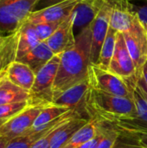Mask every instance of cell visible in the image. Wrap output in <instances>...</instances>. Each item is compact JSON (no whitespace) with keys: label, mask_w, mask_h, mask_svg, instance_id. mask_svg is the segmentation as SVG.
I'll return each mask as SVG.
<instances>
[{"label":"cell","mask_w":147,"mask_h":148,"mask_svg":"<svg viewBox=\"0 0 147 148\" xmlns=\"http://www.w3.org/2000/svg\"><path fill=\"white\" fill-rule=\"evenodd\" d=\"M9 141H10V140H8L7 139H5V138L0 136V148H6L7 143H8Z\"/></svg>","instance_id":"obj_33"},{"label":"cell","mask_w":147,"mask_h":148,"mask_svg":"<svg viewBox=\"0 0 147 148\" xmlns=\"http://www.w3.org/2000/svg\"><path fill=\"white\" fill-rule=\"evenodd\" d=\"M98 121H99V120H98ZM103 134H103L102 126H101V121H99L98 132H97L96 135H95L93 139H91L90 140H88V141L85 142L84 144L81 145L80 147H76V148H94L96 146H97V145H98V143L101 141V140L102 139Z\"/></svg>","instance_id":"obj_28"},{"label":"cell","mask_w":147,"mask_h":148,"mask_svg":"<svg viewBox=\"0 0 147 148\" xmlns=\"http://www.w3.org/2000/svg\"><path fill=\"white\" fill-rule=\"evenodd\" d=\"M63 21V20H62ZM62 21H56V22H43L39 23L35 25V29L36 34L41 42H46L57 29L59 25Z\"/></svg>","instance_id":"obj_25"},{"label":"cell","mask_w":147,"mask_h":148,"mask_svg":"<svg viewBox=\"0 0 147 148\" xmlns=\"http://www.w3.org/2000/svg\"><path fill=\"white\" fill-rule=\"evenodd\" d=\"M120 137H122L123 140H120V137H119L117 142L115 143L114 147L113 148H144L140 147V146H139V145H137V144H135V143H133V142H132L131 140L126 139L125 137H123L121 135H120Z\"/></svg>","instance_id":"obj_31"},{"label":"cell","mask_w":147,"mask_h":148,"mask_svg":"<svg viewBox=\"0 0 147 148\" xmlns=\"http://www.w3.org/2000/svg\"><path fill=\"white\" fill-rule=\"evenodd\" d=\"M74 30V16L71 13L61 23L54 34L46 41V43L55 55H60L74 46L75 43Z\"/></svg>","instance_id":"obj_12"},{"label":"cell","mask_w":147,"mask_h":148,"mask_svg":"<svg viewBox=\"0 0 147 148\" xmlns=\"http://www.w3.org/2000/svg\"><path fill=\"white\" fill-rule=\"evenodd\" d=\"M120 134L142 147L147 148V132H120Z\"/></svg>","instance_id":"obj_27"},{"label":"cell","mask_w":147,"mask_h":148,"mask_svg":"<svg viewBox=\"0 0 147 148\" xmlns=\"http://www.w3.org/2000/svg\"><path fill=\"white\" fill-rule=\"evenodd\" d=\"M133 5V10L139 19L147 25V3L142 5Z\"/></svg>","instance_id":"obj_30"},{"label":"cell","mask_w":147,"mask_h":148,"mask_svg":"<svg viewBox=\"0 0 147 148\" xmlns=\"http://www.w3.org/2000/svg\"><path fill=\"white\" fill-rule=\"evenodd\" d=\"M118 31L113 29L112 27H109L107 36L104 40V42L101 47V50L100 53V57L98 60L99 66L108 69L110 65V62L112 60L114 49H115V43H116V36H117Z\"/></svg>","instance_id":"obj_22"},{"label":"cell","mask_w":147,"mask_h":148,"mask_svg":"<svg viewBox=\"0 0 147 148\" xmlns=\"http://www.w3.org/2000/svg\"><path fill=\"white\" fill-rule=\"evenodd\" d=\"M108 69L125 81L136 79L135 63L129 53L122 32H118L114 52Z\"/></svg>","instance_id":"obj_8"},{"label":"cell","mask_w":147,"mask_h":148,"mask_svg":"<svg viewBox=\"0 0 147 148\" xmlns=\"http://www.w3.org/2000/svg\"><path fill=\"white\" fill-rule=\"evenodd\" d=\"M74 117V116H73ZM71 119V118H70ZM68 119V120H70ZM67 120V121H68ZM67 121L58 124L57 126H55L54 128L50 129V130H47V131H43V132H40V133H36V134H25V135H22L16 138H14L12 140H10L8 143L6 148H30L32 147V145L37 140H39L41 137H42L43 135H45L46 134H48L49 132H50L51 130L55 129L56 127H58L59 125L66 122Z\"/></svg>","instance_id":"obj_23"},{"label":"cell","mask_w":147,"mask_h":148,"mask_svg":"<svg viewBox=\"0 0 147 148\" xmlns=\"http://www.w3.org/2000/svg\"><path fill=\"white\" fill-rule=\"evenodd\" d=\"M112 5L110 27L118 32L128 30L133 24L136 13L129 0H109Z\"/></svg>","instance_id":"obj_13"},{"label":"cell","mask_w":147,"mask_h":148,"mask_svg":"<svg viewBox=\"0 0 147 148\" xmlns=\"http://www.w3.org/2000/svg\"><path fill=\"white\" fill-rule=\"evenodd\" d=\"M19 29L10 35L0 34V72L2 73L7 66L16 61Z\"/></svg>","instance_id":"obj_20"},{"label":"cell","mask_w":147,"mask_h":148,"mask_svg":"<svg viewBox=\"0 0 147 148\" xmlns=\"http://www.w3.org/2000/svg\"><path fill=\"white\" fill-rule=\"evenodd\" d=\"M41 0H0V34L19 29Z\"/></svg>","instance_id":"obj_4"},{"label":"cell","mask_w":147,"mask_h":148,"mask_svg":"<svg viewBox=\"0 0 147 148\" xmlns=\"http://www.w3.org/2000/svg\"><path fill=\"white\" fill-rule=\"evenodd\" d=\"M55 54L48 46L46 42H41L30 52L16 61L27 64L36 74L53 58Z\"/></svg>","instance_id":"obj_17"},{"label":"cell","mask_w":147,"mask_h":148,"mask_svg":"<svg viewBox=\"0 0 147 148\" xmlns=\"http://www.w3.org/2000/svg\"><path fill=\"white\" fill-rule=\"evenodd\" d=\"M88 80L91 88L119 96L132 98L130 85L108 69H104L98 64L90 63Z\"/></svg>","instance_id":"obj_5"},{"label":"cell","mask_w":147,"mask_h":148,"mask_svg":"<svg viewBox=\"0 0 147 148\" xmlns=\"http://www.w3.org/2000/svg\"><path fill=\"white\" fill-rule=\"evenodd\" d=\"M92 23L75 36L74 46L61 54L53 87L54 98L69 88L88 80V67L91 63Z\"/></svg>","instance_id":"obj_1"},{"label":"cell","mask_w":147,"mask_h":148,"mask_svg":"<svg viewBox=\"0 0 147 148\" xmlns=\"http://www.w3.org/2000/svg\"><path fill=\"white\" fill-rule=\"evenodd\" d=\"M29 105V101H21L0 105V127Z\"/></svg>","instance_id":"obj_24"},{"label":"cell","mask_w":147,"mask_h":148,"mask_svg":"<svg viewBox=\"0 0 147 148\" xmlns=\"http://www.w3.org/2000/svg\"><path fill=\"white\" fill-rule=\"evenodd\" d=\"M0 73H1V72H0Z\"/></svg>","instance_id":"obj_35"},{"label":"cell","mask_w":147,"mask_h":148,"mask_svg":"<svg viewBox=\"0 0 147 148\" xmlns=\"http://www.w3.org/2000/svg\"><path fill=\"white\" fill-rule=\"evenodd\" d=\"M90 86L88 80L76 84L68 89L65 90L53 100V104L63 108H67L75 111L81 116V111H85L87 114V96L89 92Z\"/></svg>","instance_id":"obj_11"},{"label":"cell","mask_w":147,"mask_h":148,"mask_svg":"<svg viewBox=\"0 0 147 148\" xmlns=\"http://www.w3.org/2000/svg\"><path fill=\"white\" fill-rule=\"evenodd\" d=\"M29 92L10 82L0 73V105L21 101H29Z\"/></svg>","instance_id":"obj_18"},{"label":"cell","mask_w":147,"mask_h":148,"mask_svg":"<svg viewBox=\"0 0 147 148\" xmlns=\"http://www.w3.org/2000/svg\"><path fill=\"white\" fill-rule=\"evenodd\" d=\"M41 41L36 34L35 25L24 22L19 28L16 60L20 59L21 57L30 52Z\"/></svg>","instance_id":"obj_19"},{"label":"cell","mask_w":147,"mask_h":148,"mask_svg":"<svg viewBox=\"0 0 147 148\" xmlns=\"http://www.w3.org/2000/svg\"><path fill=\"white\" fill-rule=\"evenodd\" d=\"M98 127L99 121L97 119L94 118L89 120L84 126H82L75 133V134L62 148H76L90 140L96 135L98 132Z\"/></svg>","instance_id":"obj_21"},{"label":"cell","mask_w":147,"mask_h":148,"mask_svg":"<svg viewBox=\"0 0 147 148\" xmlns=\"http://www.w3.org/2000/svg\"><path fill=\"white\" fill-rule=\"evenodd\" d=\"M112 5L109 0L104 3L92 23V47H91V63L98 62L102 44L107 36L110 27V16Z\"/></svg>","instance_id":"obj_9"},{"label":"cell","mask_w":147,"mask_h":148,"mask_svg":"<svg viewBox=\"0 0 147 148\" xmlns=\"http://www.w3.org/2000/svg\"><path fill=\"white\" fill-rule=\"evenodd\" d=\"M79 2L80 0H60L48 7L32 11L25 22L36 24L43 22L62 21L73 12Z\"/></svg>","instance_id":"obj_10"},{"label":"cell","mask_w":147,"mask_h":148,"mask_svg":"<svg viewBox=\"0 0 147 148\" xmlns=\"http://www.w3.org/2000/svg\"><path fill=\"white\" fill-rule=\"evenodd\" d=\"M86 108L90 119L100 121L114 117L137 116L133 98L115 95L91 88L87 96Z\"/></svg>","instance_id":"obj_2"},{"label":"cell","mask_w":147,"mask_h":148,"mask_svg":"<svg viewBox=\"0 0 147 148\" xmlns=\"http://www.w3.org/2000/svg\"><path fill=\"white\" fill-rule=\"evenodd\" d=\"M60 59L61 54L55 55L53 58L36 74L34 84L29 91V105L45 107L53 104V87Z\"/></svg>","instance_id":"obj_3"},{"label":"cell","mask_w":147,"mask_h":148,"mask_svg":"<svg viewBox=\"0 0 147 148\" xmlns=\"http://www.w3.org/2000/svg\"><path fill=\"white\" fill-rule=\"evenodd\" d=\"M89 120H87L80 115H75L59 126L53 132L50 140V148L63 147L70 140V138L75 134V133L82 126H84Z\"/></svg>","instance_id":"obj_16"},{"label":"cell","mask_w":147,"mask_h":148,"mask_svg":"<svg viewBox=\"0 0 147 148\" xmlns=\"http://www.w3.org/2000/svg\"><path fill=\"white\" fill-rule=\"evenodd\" d=\"M43 108L44 106L29 105L25 109L0 127V136L10 140L14 138L27 134Z\"/></svg>","instance_id":"obj_7"},{"label":"cell","mask_w":147,"mask_h":148,"mask_svg":"<svg viewBox=\"0 0 147 148\" xmlns=\"http://www.w3.org/2000/svg\"><path fill=\"white\" fill-rule=\"evenodd\" d=\"M123 35L129 53L135 63L138 80L147 62V25L136 14L130 29L123 32Z\"/></svg>","instance_id":"obj_6"},{"label":"cell","mask_w":147,"mask_h":148,"mask_svg":"<svg viewBox=\"0 0 147 148\" xmlns=\"http://www.w3.org/2000/svg\"><path fill=\"white\" fill-rule=\"evenodd\" d=\"M136 84H137V87L139 89L140 93L142 94V95L144 96V98L147 101V84L146 81L144 80V78L142 76H139L136 82Z\"/></svg>","instance_id":"obj_32"},{"label":"cell","mask_w":147,"mask_h":148,"mask_svg":"<svg viewBox=\"0 0 147 148\" xmlns=\"http://www.w3.org/2000/svg\"><path fill=\"white\" fill-rule=\"evenodd\" d=\"M106 2L107 0H80L72 12L74 28L79 29L81 31L89 25Z\"/></svg>","instance_id":"obj_14"},{"label":"cell","mask_w":147,"mask_h":148,"mask_svg":"<svg viewBox=\"0 0 147 148\" xmlns=\"http://www.w3.org/2000/svg\"><path fill=\"white\" fill-rule=\"evenodd\" d=\"M103 129V137L94 148H113L120 137V132L114 127H106L101 121Z\"/></svg>","instance_id":"obj_26"},{"label":"cell","mask_w":147,"mask_h":148,"mask_svg":"<svg viewBox=\"0 0 147 148\" xmlns=\"http://www.w3.org/2000/svg\"><path fill=\"white\" fill-rule=\"evenodd\" d=\"M2 73L14 84L29 92L36 78V73L27 64L19 61L10 62Z\"/></svg>","instance_id":"obj_15"},{"label":"cell","mask_w":147,"mask_h":148,"mask_svg":"<svg viewBox=\"0 0 147 148\" xmlns=\"http://www.w3.org/2000/svg\"><path fill=\"white\" fill-rule=\"evenodd\" d=\"M129 1H131V0H129Z\"/></svg>","instance_id":"obj_34"},{"label":"cell","mask_w":147,"mask_h":148,"mask_svg":"<svg viewBox=\"0 0 147 148\" xmlns=\"http://www.w3.org/2000/svg\"><path fill=\"white\" fill-rule=\"evenodd\" d=\"M63 124V123H62ZM62 125V124H61ZM59 125V126H61ZM58 126V127H59ZM56 127L55 129L51 130L50 132H49L48 134H46L45 135H43L42 137H41L39 140H37L30 148H50V140H51V137H52V134H53V132L58 127Z\"/></svg>","instance_id":"obj_29"}]
</instances>
